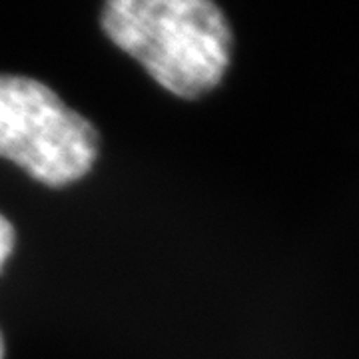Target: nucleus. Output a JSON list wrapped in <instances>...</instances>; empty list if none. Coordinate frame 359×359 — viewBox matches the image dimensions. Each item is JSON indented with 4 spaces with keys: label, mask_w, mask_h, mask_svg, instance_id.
<instances>
[{
    "label": "nucleus",
    "mask_w": 359,
    "mask_h": 359,
    "mask_svg": "<svg viewBox=\"0 0 359 359\" xmlns=\"http://www.w3.org/2000/svg\"><path fill=\"white\" fill-rule=\"evenodd\" d=\"M0 156L46 186L86 176L98 132L46 84L0 74Z\"/></svg>",
    "instance_id": "f03ea898"
},
{
    "label": "nucleus",
    "mask_w": 359,
    "mask_h": 359,
    "mask_svg": "<svg viewBox=\"0 0 359 359\" xmlns=\"http://www.w3.org/2000/svg\"><path fill=\"white\" fill-rule=\"evenodd\" d=\"M4 358V346H2V337H0V359Z\"/></svg>",
    "instance_id": "20e7f679"
},
{
    "label": "nucleus",
    "mask_w": 359,
    "mask_h": 359,
    "mask_svg": "<svg viewBox=\"0 0 359 359\" xmlns=\"http://www.w3.org/2000/svg\"><path fill=\"white\" fill-rule=\"evenodd\" d=\"M108 39L180 98H200L228 72L231 28L214 0H106Z\"/></svg>",
    "instance_id": "f257e3e1"
},
{
    "label": "nucleus",
    "mask_w": 359,
    "mask_h": 359,
    "mask_svg": "<svg viewBox=\"0 0 359 359\" xmlns=\"http://www.w3.org/2000/svg\"><path fill=\"white\" fill-rule=\"evenodd\" d=\"M14 248V230L13 224L0 214V269L4 266V262L13 254Z\"/></svg>",
    "instance_id": "7ed1b4c3"
}]
</instances>
